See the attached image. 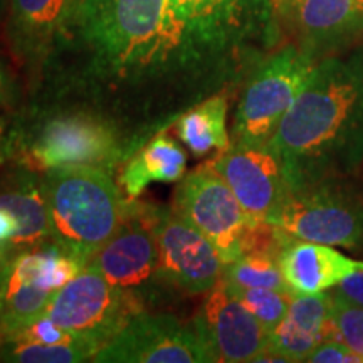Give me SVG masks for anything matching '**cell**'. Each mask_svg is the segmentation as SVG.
<instances>
[{
    "label": "cell",
    "instance_id": "6da1fadb",
    "mask_svg": "<svg viewBox=\"0 0 363 363\" xmlns=\"http://www.w3.org/2000/svg\"><path fill=\"white\" fill-rule=\"evenodd\" d=\"M56 88L113 121L136 147L152 130L239 83L199 48L169 0H88ZM62 52V54H65Z\"/></svg>",
    "mask_w": 363,
    "mask_h": 363
},
{
    "label": "cell",
    "instance_id": "7a4b0ae2",
    "mask_svg": "<svg viewBox=\"0 0 363 363\" xmlns=\"http://www.w3.org/2000/svg\"><path fill=\"white\" fill-rule=\"evenodd\" d=\"M289 194L363 167V45L320 59L271 138Z\"/></svg>",
    "mask_w": 363,
    "mask_h": 363
},
{
    "label": "cell",
    "instance_id": "3957f363",
    "mask_svg": "<svg viewBox=\"0 0 363 363\" xmlns=\"http://www.w3.org/2000/svg\"><path fill=\"white\" fill-rule=\"evenodd\" d=\"M51 242L88 266L123 224L130 202L106 170L56 167L43 177Z\"/></svg>",
    "mask_w": 363,
    "mask_h": 363
},
{
    "label": "cell",
    "instance_id": "277c9868",
    "mask_svg": "<svg viewBox=\"0 0 363 363\" xmlns=\"http://www.w3.org/2000/svg\"><path fill=\"white\" fill-rule=\"evenodd\" d=\"M27 138L17 133V140H26V155L29 169L49 170L56 167L84 165L110 172L135 148L113 121L88 108L59 104L44 111L43 120Z\"/></svg>",
    "mask_w": 363,
    "mask_h": 363
},
{
    "label": "cell",
    "instance_id": "5b68a950",
    "mask_svg": "<svg viewBox=\"0 0 363 363\" xmlns=\"http://www.w3.org/2000/svg\"><path fill=\"white\" fill-rule=\"evenodd\" d=\"M88 266L123 291L140 315L158 313L174 299L177 291L160 266L155 207L143 203L130 202L123 224L91 257Z\"/></svg>",
    "mask_w": 363,
    "mask_h": 363
},
{
    "label": "cell",
    "instance_id": "8992f818",
    "mask_svg": "<svg viewBox=\"0 0 363 363\" xmlns=\"http://www.w3.org/2000/svg\"><path fill=\"white\" fill-rule=\"evenodd\" d=\"M199 48L244 79L247 57L267 43L274 21L269 0H169Z\"/></svg>",
    "mask_w": 363,
    "mask_h": 363
},
{
    "label": "cell",
    "instance_id": "52a82bcc",
    "mask_svg": "<svg viewBox=\"0 0 363 363\" xmlns=\"http://www.w3.org/2000/svg\"><path fill=\"white\" fill-rule=\"evenodd\" d=\"M316 62L299 45L293 44L257 62L240 94L230 143H269Z\"/></svg>",
    "mask_w": 363,
    "mask_h": 363
},
{
    "label": "cell",
    "instance_id": "ba28073f",
    "mask_svg": "<svg viewBox=\"0 0 363 363\" xmlns=\"http://www.w3.org/2000/svg\"><path fill=\"white\" fill-rule=\"evenodd\" d=\"M271 224L294 239L363 247V189L353 179L326 180L288 195Z\"/></svg>",
    "mask_w": 363,
    "mask_h": 363
},
{
    "label": "cell",
    "instance_id": "9c48e42d",
    "mask_svg": "<svg viewBox=\"0 0 363 363\" xmlns=\"http://www.w3.org/2000/svg\"><path fill=\"white\" fill-rule=\"evenodd\" d=\"M44 313L94 353L140 315L130 298L91 266L57 289Z\"/></svg>",
    "mask_w": 363,
    "mask_h": 363
},
{
    "label": "cell",
    "instance_id": "30bf717a",
    "mask_svg": "<svg viewBox=\"0 0 363 363\" xmlns=\"http://www.w3.org/2000/svg\"><path fill=\"white\" fill-rule=\"evenodd\" d=\"M98 363L217 362L201 321H182L170 313H142L94 353Z\"/></svg>",
    "mask_w": 363,
    "mask_h": 363
},
{
    "label": "cell",
    "instance_id": "8fae6325",
    "mask_svg": "<svg viewBox=\"0 0 363 363\" xmlns=\"http://www.w3.org/2000/svg\"><path fill=\"white\" fill-rule=\"evenodd\" d=\"M174 211L214 244L224 264L246 252L256 219L244 212L238 197L211 163L182 177Z\"/></svg>",
    "mask_w": 363,
    "mask_h": 363
},
{
    "label": "cell",
    "instance_id": "7c38bea8",
    "mask_svg": "<svg viewBox=\"0 0 363 363\" xmlns=\"http://www.w3.org/2000/svg\"><path fill=\"white\" fill-rule=\"evenodd\" d=\"M88 0H9L7 40L34 81L66 51Z\"/></svg>",
    "mask_w": 363,
    "mask_h": 363
},
{
    "label": "cell",
    "instance_id": "4fadbf2b",
    "mask_svg": "<svg viewBox=\"0 0 363 363\" xmlns=\"http://www.w3.org/2000/svg\"><path fill=\"white\" fill-rule=\"evenodd\" d=\"M155 233L162 271L177 291L206 294L222 279L225 264L219 251L175 211L155 207Z\"/></svg>",
    "mask_w": 363,
    "mask_h": 363
},
{
    "label": "cell",
    "instance_id": "5bb4252c",
    "mask_svg": "<svg viewBox=\"0 0 363 363\" xmlns=\"http://www.w3.org/2000/svg\"><path fill=\"white\" fill-rule=\"evenodd\" d=\"M227 182L244 212L256 220H271L289 195L284 167L266 145H238L208 162Z\"/></svg>",
    "mask_w": 363,
    "mask_h": 363
},
{
    "label": "cell",
    "instance_id": "9a60e30c",
    "mask_svg": "<svg viewBox=\"0 0 363 363\" xmlns=\"http://www.w3.org/2000/svg\"><path fill=\"white\" fill-rule=\"evenodd\" d=\"M217 362H257L269 350V333L256 316L219 281L197 315Z\"/></svg>",
    "mask_w": 363,
    "mask_h": 363
},
{
    "label": "cell",
    "instance_id": "2e32d148",
    "mask_svg": "<svg viewBox=\"0 0 363 363\" xmlns=\"http://www.w3.org/2000/svg\"><path fill=\"white\" fill-rule=\"evenodd\" d=\"M291 26L316 61L347 52L363 43V0H298Z\"/></svg>",
    "mask_w": 363,
    "mask_h": 363
},
{
    "label": "cell",
    "instance_id": "e0dca14e",
    "mask_svg": "<svg viewBox=\"0 0 363 363\" xmlns=\"http://www.w3.org/2000/svg\"><path fill=\"white\" fill-rule=\"evenodd\" d=\"M52 294L39 279L38 249L13 254L0 271V333L4 342L43 315Z\"/></svg>",
    "mask_w": 363,
    "mask_h": 363
},
{
    "label": "cell",
    "instance_id": "ac0fdd59",
    "mask_svg": "<svg viewBox=\"0 0 363 363\" xmlns=\"http://www.w3.org/2000/svg\"><path fill=\"white\" fill-rule=\"evenodd\" d=\"M337 338L331 294H294L284 320L269 335V350L284 362H306L321 342Z\"/></svg>",
    "mask_w": 363,
    "mask_h": 363
},
{
    "label": "cell",
    "instance_id": "d6986e66",
    "mask_svg": "<svg viewBox=\"0 0 363 363\" xmlns=\"http://www.w3.org/2000/svg\"><path fill=\"white\" fill-rule=\"evenodd\" d=\"M279 266L294 294H318L335 288L363 262L350 259L333 246L289 238L279 252Z\"/></svg>",
    "mask_w": 363,
    "mask_h": 363
},
{
    "label": "cell",
    "instance_id": "ffe728a7",
    "mask_svg": "<svg viewBox=\"0 0 363 363\" xmlns=\"http://www.w3.org/2000/svg\"><path fill=\"white\" fill-rule=\"evenodd\" d=\"M0 207L17 220V234L9 244L12 254L34 251L51 242L43 179L33 169L22 167L0 180Z\"/></svg>",
    "mask_w": 363,
    "mask_h": 363
},
{
    "label": "cell",
    "instance_id": "44dd1931",
    "mask_svg": "<svg viewBox=\"0 0 363 363\" xmlns=\"http://www.w3.org/2000/svg\"><path fill=\"white\" fill-rule=\"evenodd\" d=\"M185 167L187 157L184 150L172 138L155 136L130 158L120 175V184L126 197L135 199L155 182L170 184L180 180L185 174Z\"/></svg>",
    "mask_w": 363,
    "mask_h": 363
},
{
    "label": "cell",
    "instance_id": "7402d4cb",
    "mask_svg": "<svg viewBox=\"0 0 363 363\" xmlns=\"http://www.w3.org/2000/svg\"><path fill=\"white\" fill-rule=\"evenodd\" d=\"M175 130L195 157H206L214 150L220 153L229 148L227 91L212 94L185 111L177 120Z\"/></svg>",
    "mask_w": 363,
    "mask_h": 363
},
{
    "label": "cell",
    "instance_id": "603a6c76",
    "mask_svg": "<svg viewBox=\"0 0 363 363\" xmlns=\"http://www.w3.org/2000/svg\"><path fill=\"white\" fill-rule=\"evenodd\" d=\"M222 279L240 288H269L293 293L281 272L279 254L271 251H251L227 262Z\"/></svg>",
    "mask_w": 363,
    "mask_h": 363
},
{
    "label": "cell",
    "instance_id": "cb8c5ba5",
    "mask_svg": "<svg viewBox=\"0 0 363 363\" xmlns=\"http://www.w3.org/2000/svg\"><path fill=\"white\" fill-rule=\"evenodd\" d=\"M94 352L79 343L43 345L21 340H6L0 345V362L13 363H76L93 360Z\"/></svg>",
    "mask_w": 363,
    "mask_h": 363
},
{
    "label": "cell",
    "instance_id": "d4e9b609",
    "mask_svg": "<svg viewBox=\"0 0 363 363\" xmlns=\"http://www.w3.org/2000/svg\"><path fill=\"white\" fill-rule=\"evenodd\" d=\"M225 286L229 293L259 320V323L269 335L284 320L289 303L294 296L293 293L269 288H240V286H230L227 283Z\"/></svg>",
    "mask_w": 363,
    "mask_h": 363
},
{
    "label": "cell",
    "instance_id": "484cf974",
    "mask_svg": "<svg viewBox=\"0 0 363 363\" xmlns=\"http://www.w3.org/2000/svg\"><path fill=\"white\" fill-rule=\"evenodd\" d=\"M331 320L337 338L363 360V308L331 294Z\"/></svg>",
    "mask_w": 363,
    "mask_h": 363
},
{
    "label": "cell",
    "instance_id": "4316f807",
    "mask_svg": "<svg viewBox=\"0 0 363 363\" xmlns=\"http://www.w3.org/2000/svg\"><path fill=\"white\" fill-rule=\"evenodd\" d=\"M11 340H21V342H33L43 345H59L76 342L69 333H66L61 326H57L45 313L35 318L30 325L21 330L16 337Z\"/></svg>",
    "mask_w": 363,
    "mask_h": 363
},
{
    "label": "cell",
    "instance_id": "83f0119b",
    "mask_svg": "<svg viewBox=\"0 0 363 363\" xmlns=\"http://www.w3.org/2000/svg\"><path fill=\"white\" fill-rule=\"evenodd\" d=\"M310 363H363L360 357L352 348H348L342 340L328 338L321 342L308 357Z\"/></svg>",
    "mask_w": 363,
    "mask_h": 363
},
{
    "label": "cell",
    "instance_id": "f1b7e54d",
    "mask_svg": "<svg viewBox=\"0 0 363 363\" xmlns=\"http://www.w3.org/2000/svg\"><path fill=\"white\" fill-rule=\"evenodd\" d=\"M22 91L11 67L0 57V110L16 111L21 106Z\"/></svg>",
    "mask_w": 363,
    "mask_h": 363
},
{
    "label": "cell",
    "instance_id": "f546056e",
    "mask_svg": "<svg viewBox=\"0 0 363 363\" xmlns=\"http://www.w3.org/2000/svg\"><path fill=\"white\" fill-rule=\"evenodd\" d=\"M333 294L352 305L363 308V269H358L335 286Z\"/></svg>",
    "mask_w": 363,
    "mask_h": 363
},
{
    "label": "cell",
    "instance_id": "4dcf8cb0",
    "mask_svg": "<svg viewBox=\"0 0 363 363\" xmlns=\"http://www.w3.org/2000/svg\"><path fill=\"white\" fill-rule=\"evenodd\" d=\"M17 145V131L11 130L7 118L0 116V165L9 160Z\"/></svg>",
    "mask_w": 363,
    "mask_h": 363
},
{
    "label": "cell",
    "instance_id": "1f68e13d",
    "mask_svg": "<svg viewBox=\"0 0 363 363\" xmlns=\"http://www.w3.org/2000/svg\"><path fill=\"white\" fill-rule=\"evenodd\" d=\"M17 234V220L7 208L0 207V246L9 247Z\"/></svg>",
    "mask_w": 363,
    "mask_h": 363
},
{
    "label": "cell",
    "instance_id": "d6a6232c",
    "mask_svg": "<svg viewBox=\"0 0 363 363\" xmlns=\"http://www.w3.org/2000/svg\"><path fill=\"white\" fill-rule=\"evenodd\" d=\"M269 4L272 13H274V19L291 24L298 0H269Z\"/></svg>",
    "mask_w": 363,
    "mask_h": 363
},
{
    "label": "cell",
    "instance_id": "836d02e7",
    "mask_svg": "<svg viewBox=\"0 0 363 363\" xmlns=\"http://www.w3.org/2000/svg\"><path fill=\"white\" fill-rule=\"evenodd\" d=\"M12 256L13 254L11 252V249L6 246H0V271H2V267L6 266L9 261H11Z\"/></svg>",
    "mask_w": 363,
    "mask_h": 363
},
{
    "label": "cell",
    "instance_id": "e575fe53",
    "mask_svg": "<svg viewBox=\"0 0 363 363\" xmlns=\"http://www.w3.org/2000/svg\"><path fill=\"white\" fill-rule=\"evenodd\" d=\"M7 2V0H0V11H2V9H4V4H6Z\"/></svg>",
    "mask_w": 363,
    "mask_h": 363
},
{
    "label": "cell",
    "instance_id": "d590c367",
    "mask_svg": "<svg viewBox=\"0 0 363 363\" xmlns=\"http://www.w3.org/2000/svg\"><path fill=\"white\" fill-rule=\"evenodd\" d=\"M4 343V337H2V333H0V345Z\"/></svg>",
    "mask_w": 363,
    "mask_h": 363
}]
</instances>
